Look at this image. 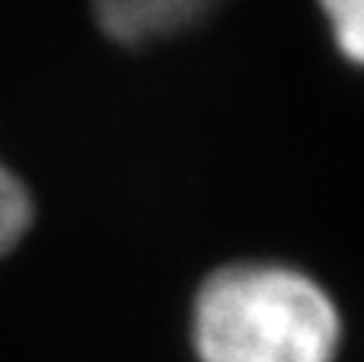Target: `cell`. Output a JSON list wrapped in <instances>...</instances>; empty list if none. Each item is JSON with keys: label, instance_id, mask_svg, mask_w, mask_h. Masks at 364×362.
<instances>
[{"label": "cell", "instance_id": "7a4b0ae2", "mask_svg": "<svg viewBox=\"0 0 364 362\" xmlns=\"http://www.w3.org/2000/svg\"><path fill=\"white\" fill-rule=\"evenodd\" d=\"M214 4L218 0H93V10L109 38L144 45L188 29Z\"/></svg>", "mask_w": 364, "mask_h": 362}, {"label": "cell", "instance_id": "277c9868", "mask_svg": "<svg viewBox=\"0 0 364 362\" xmlns=\"http://www.w3.org/2000/svg\"><path fill=\"white\" fill-rule=\"evenodd\" d=\"M320 10L339 51L364 68V0H320Z\"/></svg>", "mask_w": 364, "mask_h": 362}, {"label": "cell", "instance_id": "6da1fadb", "mask_svg": "<svg viewBox=\"0 0 364 362\" xmlns=\"http://www.w3.org/2000/svg\"><path fill=\"white\" fill-rule=\"evenodd\" d=\"M339 337L333 299L284 263L220 267L192 301L198 362H333Z\"/></svg>", "mask_w": 364, "mask_h": 362}, {"label": "cell", "instance_id": "3957f363", "mask_svg": "<svg viewBox=\"0 0 364 362\" xmlns=\"http://www.w3.org/2000/svg\"><path fill=\"white\" fill-rule=\"evenodd\" d=\"M32 196L26 183L0 160V257H6L26 237L32 224Z\"/></svg>", "mask_w": 364, "mask_h": 362}]
</instances>
